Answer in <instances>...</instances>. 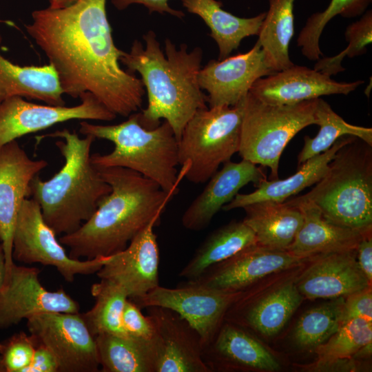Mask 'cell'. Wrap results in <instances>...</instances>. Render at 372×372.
<instances>
[{"label": "cell", "mask_w": 372, "mask_h": 372, "mask_svg": "<svg viewBox=\"0 0 372 372\" xmlns=\"http://www.w3.org/2000/svg\"><path fill=\"white\" fill-rule=\"evenodd\" d=\"M107 0H75L59 8L37 10L25 29L57 73L65 94L91 93L124 117L141 107L145 90L134 73L123 70L114 44Z\"/></svg>", "instance_id": "1"}, {"label": "cell", "mask_w": 372, "mask_h": 372, "mask_svg": "<svg viewBox=\"0 0 372 372\" xmlns=\"http://www.w3.org/2000/svg\"><path fill=\"white\" fill-rule=\"evenodd\" d=\"M145 45L134 40L129 52H123L120 62L132 73L138 72L148 103L139 113V121L147 129H153L163 118L172 127L176 139L198 110L207 107V96L200 88L198 73L203 52L200 47L188 50L169 39L165 41L163 50L153 30L143 35Z\"/></svg>", "instance_id": "2"}, {"label": "cell", "mask_w": 372, "mask_h": 372, "mask_svg": "<svg viewBox=\"0 0 372 372\" xmlns=\"http://www.w3.org/2000/svg\"><path fill=\"white\" fill-rule=\"evenodd\" d=\"M96 168L111 192L101 198L90 219L75 231L60 237L73 259L106 257L123 250L156 215L163 212L178 191L180 183L165 192L130 169Z\"/></svg>", "instance_id": "3"}, {"label": "cell", "mask_w": 372, "mask_h": 372, "mask_svg": "<svg viewBox=\"0 0 372 372\" xmlns=\"http://www.w3.org/2000/svg\"><path fill=\"white\" fill-rule=\"evenodd\" d=\"M47 136L61 138L55 145L64 164L48 180L37 175L30 183V196L40 205L46 223L56 235H64L75 231L90 218L111 187L92 163L94 136L80 138L68 129L44 136Z\"/></svg>", "instance_id": "4"}, {"label": "cell", "mask_w": 372, "mask_h": 372, "mask_svg": "<svg viewBox=\"0 0 372 372\" xmlns=\"http://www.w3.org/2000/svg\"><path fill=\"white\" fill-rule=\"evenodd\" d=\"M79 132L114 145L109 154H91L95 167L130 169L154 180L165 192L180 183L189 167L185 163L178 172V141L166 121L155 128L147 129L139 121V113L135 112L116 125H95L82 121Z\"/></svg>", "instance_id": "5"}, {"label": "cell", "mask_w": 372, "mask_h": 372, "mask_svg": "<svg viewBox=\"0 0 372 372\" xmlns=\"http://www.w3.org/2000/svg\"><path fill=\"white\" fill-rule=\"evenodd\" d=\"M296 197L315 204L331 223L363 234L372 228V146L355 137L340 147L324 176Z\"/></svg>", "instance_id": "6"}, {"label": "cell", "mask_w": 372, "mask_h": 372, "mask_svg": "<svg viewBox=\"0 0 372 372\" xmlns=\"http://www.w3.org/2000/svg\"><path fill=\"white\" fill-rule=\"evenodd\" d=\"M318 99L292 105H271L249 92L244 100L240 156L269 167L271 180L278 179L280 158L288 143L303 128L317 123Z\"/></svg>", "instance_id": "7"}, {"label": "cell", "mask_w": 372, "mask_h": 372, "mask_svg": "<svg viewBox=\"0 0 372 372\" xmlns=\"http://www.w3.org/2000/svg\"><path fill=\"white\" fill-rule=\"evenodd\" d=\"M244 100L234 106L200 110L185 125L178 140V161L189 163L185 178L189 182L206 183L238 152Z\"/></svg>", "instance_id": "8"}, {"label": "cell", "mask_w": 372, "mask_h": 372, "mask_svg": "<svg viewBox=\"0 0 372 372\" xmlns=\"http://www.w3.org/2000/svg\"><path fill=\"white\" fill-rule=\"evenodd\" d=\"M45 221L40 205L32 198L23 200L19 211L12 240V258L25 264L41 263L54 267L68 282L76 275L96 273L106 257L73 259Z\"/></svg>", "instance_id": "9"}, {"label": "cell", "mask_w": 372, "mask_h": 372, "mask_svg": "<svg viewBox=\"0 0 372 372\" xmlns=\"http://www.w3.org/2000/svg\"><path fill=\"white\" fill-rule=\"evenodd\" d=\"M243 292L217 289L187 281L175 288L158 285L132 300L141 309L156 306L177 313L198 333L203 349L212 340L227 311Z\"/></svg>", "instance_id": "10"}, {"label": "cell", "mask_w": 372, "mask_h": 372, "mask_svg": "<svg viewBox=\"0 0 372 372\" xmlns=\"http://www.w3.org/2000/svg\"><path fill=\"white\" fill-rule=\"evenodd\" d=\"M30 334L48 348L59 372H96L100 364L95 338L81 313L45 312L27 319Z\"/></svg>", "instance_id": "11"}, {"label": "cell", "mask_w": 372, "mask_h": 372, "mask_svg": "<svg viewBox=\"0 0 372 372\" xmlns=\"http://www.w3.org/2000/svg\"><path fill=\"white\" fill-rule=\"evenodd\" d=\"M81 103L67 107L29 102L14 96L0 103V146L25 135L71 120L111 121L116 115L91 93L79 96Z\"/></svg>", "instance_id": "12"}, {"label": "cell", "mask_w": 372, "mask_h": 372, "mask_svg": "<svg viewBox=\"0 0 372 372\" xmlns=\"http://www.w3.org/2000/svg\"><path fill=\"white\" fill-rule=\"evenodd\" d=\"M161 214L153 219L122 251L107 256L96 272L100 279L111 281L135 300L159 285V249L154 228Z\"/></svg>", "instance_id": "13"}, {"label": "cell", "mask_w": 372, "mask_h": 372, "mask_svg": "<svg viewBox=\"0 0 372 372\" xmlns=\"http://www.w3.org/2000/svg\"><path fill=\"white\" fill-rule=\"evenodd\" d=\"M36 267L13 263L0 292V329L14 326L41 313H79V305L63 289L44 288Z\"/></svg>", "instance_id": "14"}, {"label": "cell", "mask_w": 372, "mask_h": 372, "mask_svg": "<svg viewBox=\"0 0 372 372\" xmlns=\"http://www.w3.org/2000/svg\"><path fill=\"white\" fill-rule=\"evenodd\" d=\"M47 166L45 160L30 158L16 140L0 146V241L6 277L14 263L12 240L19 211L30 197L32 180Z\"/></svg>", "instance_id": "15"}, {"label": "cell", "mask_w": 372, "mask_h": 372, "mask_svg": "<svg viewBox=\"0 0 372 372\" xmlns=\"http://www.w3.org/2000/svg\"><path fill=\"white\" fill-rule=\"evenodd\" d=\"M257 41L248 52L210 60L198 73L200 88L208 93L209 107L234 106L243 101L259 79L275 73Z\"/></svg>", "instance_id": "16"}, {"label": "cell", "mask_w": 372, "mask_h": 372, "mask_svg": "<svg viewBox=\"0 0 372 372\" xmlns=\"http://www.w3.org/2000/svg\"><path fill=\"white\" fill-rule=\"evenodd\" d=\"M312 257L302 258L287 250L256 244L187 281L217 289L240 291L269 274L296 267Z\"/></svg>", "instance_id": "17"}, {"label": "cell", "mask_w": 372, "mask_h": 372, "mask_svg": "<svg viewBox=\"0 0 372 372\" xmlns=\"http://www.w3.org/2000/svg\"><path fill=\"white\" fill-rule=\"evenodd\" d=\"M145 309L156 330V372H210L203 358L200 338L184 318L165 307Z\"/></svg>", "instance_id": "18"}, {"label": "cell", "mask_w": 372, "mask_h": 372, "mask_svg": "<svg viewBox=\"0 0 372 372\" xmlns=\"http://www.w3.org/2000/svg\"><path fill=\"white\" fill-rule=\"evenodd\" d=\"M364 83L338 82L314 69L293 65L258 79L249 93L267 104L292 105L324 95H347Z\"/></svg>", "instance_id": "19"}, {"label": "cell", "mask_w": 372, "mask_h": 372, "mask_svg": "<svg viewBox=\"0 0 372 372\" xmlns=\"http://www.w3.org/2000/svg\"><path fill=\"white\" fill-rule=\"evenodd\" d=\"M310 261L295 281L307 298L346 297L371 286L357 261L356 249L316 255Z\"/></svg>", "instance_id": "20"}, {"label": "cell", "mask_w": 372, "mask_h": 372, "mask_svg": "<svg viewBox=\"0 0 372 372\" xmlns=\"http://www.w3.org/2000/svg\"><path fill=\"white\" fill-rule=\"evenodd\" d=\"M265 179L264 172L249 161H229L223 163L221 169L217 170L209 178L202 192L184 211L181 218L183 226L195 231L204 229L241 188L250 183L257 186Z\"/></svg>", "instance_id": "21"}, {"label": "cell", "mask_w": 372, "mask_h": 372, "mask_svg": "<svg viewBox=\"0 0 372 372\" xmlns=\"http://www.w3.org/2000/svg\"><path fill=\"white\" fill-rule=\"evenodd\" d=\"M203 358L210 372L221 369H280L277 359L258 340L240 325L226 320L203 349Z\"/></svg>", "instance_id": "22"}, {"label": "cell", "mask_w": 372, "mask_h": 372, "mask_svg": "<svg viewBox=\"0 0 372 372\" xmlns=\"http://www.w3.org/2000/svg\"><path fill=\"white\" fill-rule=\"evenodd\" d=\"M285 202L298 207L302 216L301 227L287 249L295 256L310 258L330 252L356 249L365 234L331 223L311 202L296 197Z\"/></svg>", "instance_id": "23"}, {"label": "cell", "mask_w": 372, "mask_h": 372, "mask_svg": "<svg viewBox=\"0 0 372 372\" xmlns=\"http://www.w3.org/2000/svg\"><path fill=\"white\" fill-rule=\"evenodd\" d=\"M302 298L295 281L284 283L254 302L247 298L243 292L229 309L224 320L272 336L284 327Z\"/></svg>", "instance_id": "24"}, {"label": "cell", "mask_w": 372, "mask_h": 372, "mask_svg": "<svg viewBox=\"0 0 372 372\" xmlns=\"http://www.w3.org/2000/svg\"><path fill=\"white\" fill-rule=\"evenodd\" d=\"M355 136H342L327 150L316 155L298 167V170L285 179L262 180L257 189L249 194H237L223 207L225 211L244 207L261 201L283 203L287 198L318 183L326 174L329 164L337 151L351 142Z\"/></svg>", "instance_id": "25"}, {"label": "cell", "mask_w": 372, "mask_h": 372, "mask_svg": "<svg viewBox=\"0 0 372 372\" xmlns=\"http://www.w3.org/2000/svg\"><path fill=\"white\" fill-rule=\"evenodd\" d=\"M63 94L57 73L51 64L21 66L0 54V103L21 96L48 105H65Z\"/></svg>", "instance_id": "26"}, {"label": "cell", "mask_w": 372, "mask_h": 372, "mask_svg": "<svg viewBox=\"0 0 372 372\" xmlns=\"http://www.w3.org/2000/svg\"><path fill=\"white\" fill-rule=\"evenodd\" d=\"M187 11L198 16L210 29L209 36L218 48V59L223 60L238 49L245 37L258 35L266 12L250 17H236L223 9L217 0H180Z\"/></svg>", "instance_id": "27"}, {"label": "cell", "mask_w": 372, "mask_h": 372, "mask_svg": "<svg viewBox=\"0 0 372 372\" xmlns=\"http://www.w3.org/2000/svg\"><path fill=\"white\" fill-rule=\"evenodd\" d=\"M243 222L254 231L257 244L287 250L301 227L302 216L285 201H261L244 207Z\"/></svg>", "instance_id": "28"}, {"label": "cell", "mask_w": 372, "mask_h": 372, "mask_svg": "<svg viewBox=\"0 0 372 372\" xmlns=\"http://www.w3.org/2000/svg\"><path fill=\"white\" fill-rule=\"evenodd\" d=\"M256 244V236L249 226L243 221L231 222L206 238L181 269L179 276L187 280H194L211 267Z\"/></svg>", "instance_id": "29"}, {"label": "cell", "mask_w": 372, "mask_h": 372, "mask_svg": "<svg viewBox=\"0 0 372 372\" xmlns=\"http://www.w3.org/2000/svg\"><path fill=\"white\" fill-rule=\"evenodd\" d=\"M100 366L103 372H156L153 340L102 333L95 337Z\"/></svg>", "instance_id": "30"}, {"label": "cell", "mask_w": 372, "mask_h": 372, "mask_svg": "<svg viewBox=\"0 0 372 372\" xmlns=\"http://www.w3.org/2000/svg\"><path fill=\"white\" fill-rule=\"evenodd\" d=\"M295 1L269 0V10L258 35L266 62L276 72L294 65L289 57V46L294 34Z\"/></svg>", "instance_id": "31"}, {"label": "cell", "mask_w": 372, "mask_h": 372, "mask_svg": "<svg viewBox=\"0 0 372 372\" xmlns=\"http://www.w3.org/2000/svg\"><path fill=\"white\" fill-rule=\"evenodd\" d=\"M91 293L95 299L93 307L81 313L93 336L108 333L127 336L122 321V315L127 293L115 283L100 279L91 287Z\"/></svg>", "instance_id": "32"}, {"label": "cell", "mask_w": 372, "mask_h": 372, "mask_svg": "<svg viewBox=\"0 0 372 372\" xmlns=\"http://www.w3.org/2000/svg\"><path fill=\"white\" fill-rule=\"evenodd\" d=\"M316 125L320 130L314 138L306 136L304 144L298 156V167L310 158L329 149L344 136H355L372 146V129L347 123L323 99L318 98L315 110Z\"/></svg>", "instance_id": "33"}, {"label": "cell", "mask_w": 372, "mask_h": 372, "mask_svg": "<svg viewBox=\"0 0 372 372\" xmlns=\"http://www.w3.org/2000/svg\"><path fill=\"white\" fill-rule=\"evenodd\" d=\"M372 342V321L355 318L340 325L324 342L315 347L318 360L313 369H327L332 364L351 359L364 344Z\"/></svg>", "instance_id": "34"}, {"label": "cell", "mask_w": 372, "mask_h": 372, "mask_svg": "<svg viewBox=\"0 0 372 372\" xmlns=\"http://www.w3.org/2000/svg\"><path fill=\"white\" fill-rule=\"evenodd\" d=\"M371 0H331L327 8L320 12L311 14L301 30L297 45L302 54L311 61H318L323 54L319 41L324 28L337 15L354 17L362 14Z\"/></svg>", "instance_id": "35"}, {"label": "cell", "mask_w": 372, "mask_h": 372, "mask_svg": "<svg viewBox=\"0 0 372 372\" xmlns=\"http://www.w3.org/2000/svg\"><path fill=\"white\" fill-rule=\"evenodd\" d=\"M344 297L307 311L294 330L296 343L302 347H316L324 342L340 327Z\"/></svg>", "instance_id": "36"}, {"label": "cell", "mask_w": 372, "mask_h": 372, "mask_svg": "<svg viewBox=\"0 0 372 372\" xmlns=\"http://www.w3.org/2000/svg\"><path fill=\"white\" fill-rule=\"evenodd\" d=\"M345 37L349 41L348 47L334 56L319 59L314 70L331 76L344 70L341 63L345 56L353 58L366 53V45L372 41L371 10L347 28Z\"/></svg>", "instance_id": "37"}, {"label": "cell", "mask_w": 372, "mask_h": 372, "mask_svg": "<svg viewBox=\"0 0 372 372\" xmlns=\"http://www.w3.org/2000/svg\"><path fill=\"white\" fill-rule=\"evenodd\" d=\"M36 349L32 335L21 331L0 342V372H25Z\"/></svg>", "instance_id": "38"}, {"label": "cell", "mask_w": 372, "mask_h": 372, "mask_svg": "<svg viewBox=\"0 0 372 372\" xmlns=\"http://www.w3.org/2000/svg\"><path fill=\"white\" fill-rule=\"evenodd\" d=\"M122 321L128 335L152 341L155 335V327L149 316H144L141 308L132 300L125 302Z\"/></svg>", "instance_id": "39"}, {"label": "cell", "mask_w": 372, "mask_h": 372, "mask_svg": "<svg viewBox=\"0 0 372 372\" xmlns=\"http://www.w3.org/2000/svg\"><path fill=\"white\" fill-rule=\"evenodd\" d=\"M355 318L372 321L371 286L344 297L340 317L341 325Z\"/></svg>", "instance_id": "40"}, {"label": "cell", "mask_w": 372, "mask_h": 372, "mask_svg": "<svg viewBox=\"0 0 372 372\" xmlns=\"http://www.w3.org/2000/svg\"><path fill=\"white\" fill-rule=\"evenodd\" d=\"M112 4L118 10H123L133 4H140L145 6L149 13L158 12L161 14L165 13L182 19L185 13L182 10L172 8L169 5V0H110Z\"/></svg>", "instance_id": "41"}, {"label": "cell", "mask_w": 372, "mask_h": 372, "mask_svg": "<svg viewBox=\"0 0 372 372\" xmlns=\"http://www.w3.org/2000/svg\"><path fill=\"white\" fill-rule=\"evenodd\" d=\"M25 372H59V364L54 355L48 348L36 342L32 361Z\"/></svg>", "instance_id": "42"}, {"label": "cell", "mask_w": 372, "mask_h": 372, "mask_svg": "<svg viewBox=\"0 0 372 372\" xmlns=\"http://www.w3.org/2000/svg\"><path fill=\"white\" fill-rule=\"evenodd\" d=\"M358 265L368 280H372V237L371 231L363 234L356 248Z\"/></svg>", "instance_id": "43"}, {"label": "cell", "mask_w": 372, "mask_h": 372, "mask_svg": "<svg viewBox=\"0 0 372 372\" xmlns=\"http://www.w3.org/2000/svg\"><path fill=\"white\" fill-rule=\"evenodd\" d=\"M6 278V257L2 245L0 243V292Z\"/></svg>", "instance_id": "44"}, {"label": "cell", "mask_w": 372, "mask_h": 372, "mask_svg": "<svg viewBox=\"0 0 372 372\" xmlns=\"http://www.w3.org/2000/svg\"><path fill=\"white\" fill-rule=\"evenodd\" d=\"M372 342H369L362 347L353 356L352 358H365L371 355Z\"/></svg>", "instance_id": "45"}, {"label": "cell", "mask_w": 372, "mask_h": 372, "mask_svg": "<svg viewBox=\"0 0 372 372\" xmlns=\"http://www.w3.org/2000/svg\"><path fill=\"white\" fill-rule=\"evenodd\" d=\"M75 0H50V6L52 8H59L65 7Z\"/></svg>", "instance_id": "46"}]
</instances>
